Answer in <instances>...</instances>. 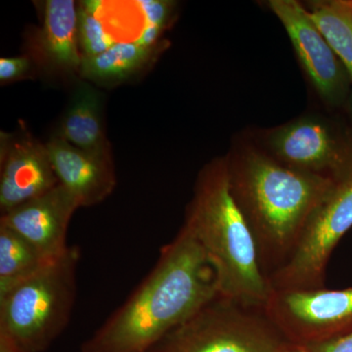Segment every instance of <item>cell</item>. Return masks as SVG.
Segmentation results:
<instances>
[{
	"instance_id": "cell-15",
	"label": "cell",
	"mask_w": 352,
	"mask_h": 352,
	"mask_svg": "<svg viewBox=\"0 0 352 352\" xmlns=\"http://www.w3.org/2000/svg\"><path fill=\"white\" fill-rule=\"evenodd\" d=\"M156 50L139 41L116 43L101 54L82 58L80 75L97 83L120 82L144 67Z\"/></svg>"
},
{
	"instance_id": "cell-11",
	"label": "cell",
	"mask_w": 352,
	"mask_h": 352,
	"mask_svg": "<svg viewBox=\"0 0 352 352\" xmlns=\"http://www.w3.org/2000/svg\"><path fill=\"white\" fill-rule=\"evenodd\" d=\"M80 208L76 197L63 185L1 214L0 226L12 229L52 259L68 250L69 221Z\"/></svg>"
},
{
	"instance_id": "cell-5",
	"label": "cell",
	"mask_w": 352,
	"mask_h": 352,
	"mask_svg": "<svg viewBox=\"0 0 352 352\" xmlns=\"http://www.w3.org/2000/svg\"><path fill=\"white\" fill-rule=\"evenodd\" d=\"M287 344L263 308L217 295L147 352H280Z\"/></svg>"
},
{
	"instance_id": "cell-13",
	"label": "cell",
	"mask_w": 352,
	"mask_h": 352,
	"mask_svg": "<svg viewBox=\"0 0 352 352\" xmlns=\"http://www.w3.org/2000/svg\"><path fill=\"white\" fill-rule=\"evenodd\" d=\"M43 25L36 38V54L54 71L80 74L82 53L78 41V16L73 0H47Z\"/></svg>"
},
{
	"instance_id": "cell-16",
	"label": "cell",
	"mask_w": 352,
	"mask_h": 352,
	"mask_svg": "<svg viewBox=\"0 0 352 352\" xmlns=\"http://www.w3.org/2000/svg\"><path fill=\"white\" fill-rule=\"evenodd\" d=\"M50 261L20 234L0 226V296L36 274Z\"/></svg>"
},
{
	"instance_id": "cell-9",
	"label": "cell",
	"mask_w": 352,
	"mask_h": 352,
	"mask_svg": "<svg viewBox=\"0 0 352 352\" xmlns=\"http://www.w3.org/2000/svg\"><path fill=\"white\" fill-rule=\"evenodd\" d=\"M268 6L284 25L296 56L315 89L324 100L338 103L346 94V69L310 18L307 8L296 0H271Z\"/></svg>"
},
{
	"instance_id": "cell-4",
	"label": "cell",
	"mask_w": 352,
	"mask_h": 352,
	"mask_svg": "<svg viewBox=\"0 0 352 352\" xmlns=\"http://www.w3.org/2000/svg\"><path fill=\"white\" fill-rule=\"evenodd\" d=\"M80 251L71 245L0 296V333L25 352H43L68 325L75 305Z\"/></svg>"
},
{
	"instance_id": "cell-7",
	"label": "cell",
	"mask_w": 352,
	"mask_h": 352,
	"mask_svg": "<svg viewBox=\"0 0 352 352\" xmlns=\"http://www.w3.org/2000/svg\"><path fill=\"white\" fill-rule=\"evenodd\" d=\"M263 310L289 344L316 346L352 333V287L272 289Z\"/></svg>"
},
{
	"instance_id": "cell-14",
	"label": "cell",
	"mask_w": 352,
	"mask_h": 352,
	"mask_svg": "<svg viewBox=\"0 0 352 352\" xmlns=\"http://www.w3.org/2000/svg\"><path fill=\"white\" fill-rule=\"evenodd\" d=\"M58 135L85 151L110 154L102 120L101 96L89 83H78Z\"/></svg>"
},
{
	"instance_id": "cell-2",
	"label": "cell",
	"mask_w": 352,
	"mask_h": 352,
	"mask_svg": "<svg viewBox=\"0 0 352 352\" xmlns=\"http://www.w3.org/2000/svg\"><path fill=\"white\" fill-rule=\"evenodd\" d=\"M226 157L231 193L270 281L291 258L308 220L336 180L289 168L254 146Z\"/></svg>"
},
{
	"instance_id": "cell-3",
	"label": "cell",
	"mask_w": 352,
	"mask_h": 352,
	"mask_svg": "<svg viewBox=\"0 0 352 352\" xmlns=\"http://www.w3.org/2000/svg\"><path fill=\"white\" fill-rule=\"evenodd\" d=\"M184 226L214 266L219 295L264 308L272 289L261 270L251 229L231 193L226 157L201 170Z\"/></svg>"
},
{
	"instance_id": "cell-1",
	"label": "cell",
	"mask_w": 352,
	"mask_h": 352,
	"mask_svg": "<svg viewBox=\"0 0 352 352\" xmlns=\"http://www.w3.org/2000/svg\"><path fill=\"white\" fill-rule=\"evenodd\" d=\"M217 295L214 266L183 224L131 296L83 342L82 352H147Z\"/></svg>"
},
{
	"instance_id": "cell-6",
	"label": "cell",
	"mask_w": 352,
	"mask_h": 352,
	"mask_svg": "<svg viewBox=\"0 0 352 352\" xmlns=\"http://www.w3.org/2000/svg\"><path fill=\"white\" fill-rule=\"evenodd\" d=\"M351 227L352 171L336 180L314 210L291 258L270 277L271 289L324 288L332 252Z\"/></svg>"
},
{
	"instance_id": "cell-21",
	"label": "cell",
	"mask_w": 352,
	"mask_h": 352,
	"mask_svg": "<svg viewBox=\"0 0 352 352\" xmlns=\"http://www.w3.org/2000/svg\"><path fill=\"white\" fill-rule=\"evenodd\" d=\"M280 352H310V351L307 346H298V344L288 342Z\"/></svg>"
},
{
	"instance_id": "cell-19",
	"label": "cell",
	"mask_w": 352,
	"mask_h": 352,
	"mask_svg": "<svg viewBox=\"0 0 352 352\" xmlns=\"http://www.w3.org/2000/svg\"><path fill=\"white\" fill-rule=\"evenodd\" d=\"M310 352H352V333L323 344L308 347Z\"/></svg>"
},
{
	"instance_id": "cell-20",
	"label": "cell",
	"mask_w": 352,
	"mask_h": 352,
	"mask_svg": "<svg viewBox=\"0 0 352 352\" xmlns=\"http://www.w3.org/2000/svg\"><path fill=\"white\" fill-rule=\"evenodd\" d=\"M0 352H25L7 336L0 333Z\"/></svg>"
},
{
	"instance_id": "cell-18",
	"label": "cell",
	"mask_w": 352,
	"mask_h": 352,
	"mask_svg": "<svg viewBox=\"0 0 352 352\" xmlns=\"http://www.w3.org/2000/svg\"><path fill=\"white\" fill-rule=\"evenodd\" d=\"M31 69L30 57L0 58V82L6 83L20 80L27 76Z\"/></svg>"
},
{
	"instance_id": "cell-8",
	"label": "cell",
	"mask_w": 352,
	"mask_h": 352,
	"mask_svg": "<svg viewBox=\"0 0 352 352\" xmlns=\"http://www.w3.org/2000/svg\"><path fill=\"white\" fill-rule=\"evenodd\" d=\"M270 155L295 170L337 180L352 171L330 126L316 116H305L270 131Z\"/></svg>"
},
{
	"instance_id": "cell-17",
	"label": "cell",
	"mask_w": 352,
	"mask_h": 352,
	"mask_svg": "<svg viewBox=\"0 0 352 352\" xmlns=\"http://www.w3.org/2000/svg\"><path fill=\"white\" fill-rule=\"evenodd\" d=\"M307 10L352 78V1L310 2Z\"/></svg>"
},
{
	"instance_id": "cell-10",
	"label": "cell",
	"mask_w": 352,
	"mask_h": 352,
	"mask_svg": "<svg viewBox=\"0 0 352 352\" xmlns=\"http://www.w3.org/2000/svg\"><path fill=\"white\" fill-rule=\"evenodd\" d=\"M0 210L10 212L59 184L45 144L30 135L1 133Z\"/></svg>"
},
{
	"instance_id": "cell-12",
	"label": "cell",
	"mask_w": 352,
	"mask_h": 352,
	"mask_svg": "<svg viewBox=\"0 0 352 352\" xmlns=\"http://www.w3.org/2000/svg\"><path fill=\"white\" fill-rule=\"evenodd\" d=\"M45 145L60 184L76 197L80 207L96 205L112 194L116 175L111 153L85 151L58 134Z\"/></svg>"
}]
</instances>
